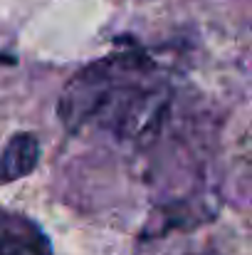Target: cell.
Segmentation results:
<instances>
[{"label":"cell","mask_w":252,"mask_h":255,"mask_svg":"<svg viewBox=\"0 0 252 255\" xmlns=\"http://www.w3.org/2000/svg\"><path fill=\"white\" fill-rule=\"evenodd\" d=\"M154 99V89L141 82L134 60L111 57L106 62L91 65L80 77H75L62 99L65 122L77 129L86 122H99L106 127L129 124L146 117V107Z\"/></svg>","instance_id":"1"},{"label":"cell","mask_w":252,"mask_h":255,"mask_svg":"<svg viewBox=\"0 0 252 255\" xmlns=\"http://www.w3.org/2000/svg\"><path fill=\"white\" fill-rule=\"evenodd\" d=\"M0 255H52L47 236L20 213L0 211Z\"/></svg>","instance_id":"2"},{"label":"cell","mask_w":252,"mask_h":255,"mask_svg":"<svg viewBox=\"0 0 252 255\" xmlns=\"http://www.w3.org/2000/svg\"><path fill=\"white\" fill-rule=\"evenodd\" d=\"M40 161V144L32 134H17L10 139L0 156V183L27 176Z\"/></svg>","instance_id":"3"},{"label":"cell","mask_w":252,"mask_h":255,"mask_svg":"<svg viewBox=\"0 0 252 255\" xmlns=\"http://www.w3.org/2000/svg\"><path fill=\"white\" fill-rule=\"evenodd\" d=\"M0 211H2V208H0Z\"/></svg>","instance_id":"4"}]
</instances>
